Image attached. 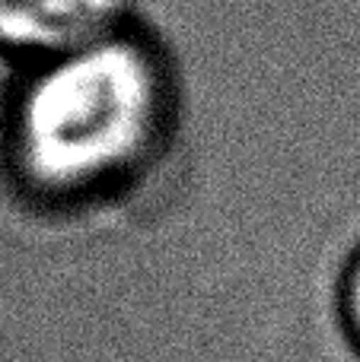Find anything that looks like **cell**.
Wrapping results in <instances>:
<instances>
[{
  "instance_id": "cell-1",
  "label": "cell",
  "mask_w": 360,
  "mask_h": 362,
  "mask_svg": "<svg viewBox=\"0 0 360 362\" xmlns=\"http://www.w3.org/2000/svg\"><path fill=\"white\" fill-rule=\"evenodd\" d=\"M179 131L176 74L163 45L131 23L19 67L6 95L4 156L48 210L128 200L163 175Z\"/></svg>"
},
{
  "instance_id": "cell-2",
  "label": "cell",
  "mask_w": 360,
  "mask_h": 362,
  "mask_svg": "<svg viewBox=\"0 0 360 362\" xmlns=\"http://www.w3.org/2000/svg\"><path fill=\"white\" fill-rule=\"evenodd\" d=\"M137 0H0V54L48 61L134 23Z\"/></svg>"
},
{
  "instance_id": "cell-3",
  "label": "cell",
  "mask_w": 360,
  "mask_h": 362,
  "mask_svg": "<svg viewBox=\"0 0 360 362\" xmlns=\"http://www.w3.org/2000/svg\"><path fill=\"white\" fill-rule=\"evenodd\" d=\"M342 312H344V325L348 334L354 337L357 350H360V251L351 261L348 274H344V286H342Z\"/></svg>"
}]
</instances>
